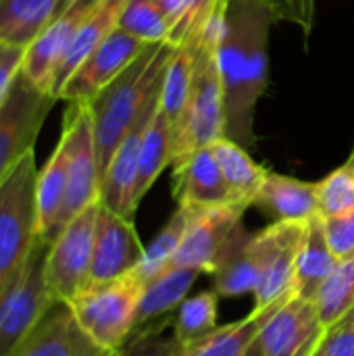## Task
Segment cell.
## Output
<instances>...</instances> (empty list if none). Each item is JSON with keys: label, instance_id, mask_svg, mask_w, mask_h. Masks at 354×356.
Masks as SVG:
<instances>
[{"label": "cell", "instance_id": "cell-29", "mask_svg": "<svg viewBox=\"0 0 354 356\" xmlns=\"http://www.w3.org/2000/svg\"><path fill=\"white\" fill-rule=\"evenodd\" d=\"M196 48H198V44L177 46L173 50V54H171V58L167 63L165 75H163L159 108L165 115V119L169 121L173 136H175L179 123H182V117H184L186 106H188V100H190L192 81H194Z\"/></svg>", "mask_w": 354, "mask_h": 356}, {"label": "cell", "instance_id": "cell-38", "mask_svg": "<svg viewBox=\"0 0 354 356\" xmlns=\"http://www.w3.org/2000/svg\"><path fill=\"white\" fill-rule=\"evenodd\" d=\"M277 21L294 23L303 29L305 35L313 31L315 23V6L317 0H261Z\"/></svg>", "mask_w": 354, "mask_h": 356}, {"label": "cell", "instance_id": "cell-32", "mask_svg": "<svg viewBox=\"0 0 354 356\" xmlns=\"http://www.w3.org/2000/svg\"><path fill=\"white\" fill-rule=\"evenodd\" d=\"M190 219H192V209L179 204L177 211L167 221V225L144 248V257H142V261H140V265L136 269V273L140 275V280L144 284L173 263V259L177 254V248H179V244L184 240V234L188 229Z\"/></svg>", "mask_w": 354, "mask_h": 356}, {"label": "cell", "instance_id": "cell-42", "mask_svg": "<svg viewBox=\"0 0 354 356\" xmlns=\"http://www.w3.org/2000/svg\"><path fill=\"white\" fill-rule=\"evenodd\" d=\"M348 319H354V313H353V315H351V317H348ZM348 319H346V321H348Z\"/></svg>", "mask_w": 354, "mask_h": 356}, {"label": "cell", "instance_id": "cell-6", "mask_svg": "<svg viewBox=\"0 0 354 356\" xmlns=\"http://www.w3.org/2000/svg\"><path fill=\"white\" fill-rule=\"evenodd\" d=\"M100 200L71 219L48 244L44 280L56 302H69L90 284Z\"/></svg>", "mask_w": 354, "mask_h": 356}, {"label": "cell", "instance_id": "cell-40", "mask_svg": "<svg viewBox=\"0 0 354 356\" xmlns=\"http://www.w3.org/2000/svg\"><path fill=\"white\" fill-rule=\"evenodd\" d=\"M23 56H25V50L23 48H15V46L0 44V106L6 100L8 92H10L13 81L21 73Z\"/></svg>", "mask_w": 354, "mask_h": 356}, {"label": "cell", "instance_id": "cell-22", "mask_svg": "<svg viewBox=\"0 0 354 356\" xmlns=\"http://www.w3.org/2000/svg\"><path fill=\"white\" fill-rule=\"evenodd\" d=\"M198 275L200 271L196 269L169 265L167 269L156 273L152 280H148L144 284L140 307H138L136 332L177 311L179 305L188 298V292L192 290Z\"/></svg>", "mask_w": 354, "mask_h": 356}, {"label": "cell", "instance_id": "cell-31", "mask_svg": "<svg viewBox=\"0 0 354 356\" xmlns=\"http://www.w3.org/2000/svg\"><path fill=\"white\" fill-rule=\"evenodd\" d=\"M323 327L330 332L354 313V257L338 261L336 269L313 298Z\"/></svg>", "mask_w": 354, "mask_h": 356}, {"label": "cell", "instance_id": "cell-24", "mask_svg": "<svg viewBox=\"0 0 354 356\" xmlns=\"http://www.w3.org/2000/svg\"><path fill=\"white\" fill-rule=\"evenodd\" d=\"M65 6L63 0H0V44L27 50Z\"/></svg>", "mask_w": 354, "mask_h": 356}, {"label": "cell", "instance_id": "cell-14", "mask_svg": "<svg viewBox=\"0 0 354 356\" xmlns=\"http://www.w3.org/2000/svg\"><path fill=\"white\" fill-rule=\"evenodd\" d=\"M104 0H73L69 2L56 19L38 35V40L25 50L21 71L35 83L40 90L52 94L54 71L71 46L73 38L81 29V25L96 13V8Z\"/></svg>", "mask_w": 354, "mask_h": 356}, {"label": "cell", "instance_id": "cell-17", "mask_svg": "<svg viewBox=\"0 0 354 356\" xmlns=\"http://www.w3.org/2000/svg\"><path fill=\"white\" fill-rule=\"evenodd\" d=\"M75 321L67 302H52L13 356H113Z\"/></svg>", "mask_w": 354, "mask_h": 356}, {"label": "cell", "instance_id": "cell-10", "mask_svg": "<svg viewBox=\"0 0 354 356\" xmlns=\"http://www.w3.org/2000/svg\"><path fill=\"white\" fill-rule=\"evenodd\" d=\"M325 334L315 302L292 294L263 325L259 334L261 356H313Z\"/></svg>", "mask_w": 354, "mask_h": 356}, {"label": "cell", "instance_id": "cell-33", "mask_svg": "<svg viewBox=\"0 0 354 356\" xmlns=\"http://www.w3.org/2000/svg\"><path fill=\"white\" fill-rule=\"evenodd\" d=\"M217 292H202L186 298L175 311L173 336L184 346L198 342L215 332L217 325Z\"/></svg>", "mask_w": 354, "mask_h": 356}, {"label": "cell", "instance_id": "cell-34", "mask_svg": "<svg viewBox=\"0 0 354 356\" xmlns=\"http://www.w3.org/2000/svg\"><path fill=\"white\" fill-rule=\"evenodd\" d=\"M354 211V150L351 159L317 181V213L319 217H336Z\"/></svg>", "mask_w": 354, "mask_h": 356}, {"label": "cell", "instance_id": "cell-4", "mask_svg": "<svg viewBox=\"0 0 354 356\" xmlns=\"http://www.w3.org/2000/svg\"><path fill=\"white\" fill-rule=\"evenodd\" d=\"M35 154L29 150L0 184V300L25 269L40 236Z\"/></svg>", "mask_w": 354, "mask_h": 356}, {"label": "cell", "instance_id": "cell-9", "mask_svg": "<svg viewBox=\"0 0 354 356\" xmlns=\"http://www.w3.org/2000/svg\"><path fill=\"white\" fill-rule=\"evenodd\" d=\"M56 98L40 90L21 71L0 106V184L10 169L33 150L35 138Z\"/></svg>", "mask_w": 354, "mask_h": 356}, {"label": "cell", "instance_id": "cell-11", "mask_svg": "<svg viewBox=\"0 0 354 356\" xmlns=\"http://www.w3.org/2000/svg\"><path fill=\"white\" fill-rule=\"evenodd\" d=\"M163 86V81H161ZM161 86L154 90V94L146 100L144 108L136 117L134 125L121 140L117 152L113 154L100 184V202L108 211L134 219L136 215V204H134V190H136V179H138V161H140V148L144 134L159 108V98H161Z\"/></svg>", "mask_w": 354, "mask_h": 356}, {"label": "cell", "instance_id": "cell-16", "mask_svg": "<svg viewBox=\"0 0 354 356\" xmlns=\"http://www.w3.org/2000/svg\"><path fill=\"white\" fill-rule=\"evenodd\" d=\"M144 248L146 246H142L134 227V219L121 217L100 202L90 284L111 282L134 273L144 257Z\"/></svg>", "mask_w": 354, "mask_h": 356}, {"label": "cell", "instance_id": "cell-20", "mask_svg": "<svg viewBox=\"0 0 354 356\" xmlns=\"http://www.w3.org/2000/svg\"><path fill=\"white\" fill-rule=\"evenodd\" d=\"M252 207L261 209L275 221H298L305 223L317 213V184L303 181L296 177L267 173Z\"/></svg>", "mask_w": 354, "mask_h": 356}, {"label": "cell", "instance_id": "cell-8", "mask_svg": "<svg viewBox=\"0 0 354 356\" xmlns=\"http://www.w3.org/2000/svg\"><path fill=\"white\" fill-rule=\"evenodd\" d=\"M48 244L38 240L25 269L0 300V356H13L21 342L56 302L44 280Z\"/></svg>", "mask_w": 354, "mask_h": 356}, {"label": "cell", "instance_id": "cell-7", "mask_svg": "<svg viewBox=\"0 0 354 356\" xmlns=\"http://www.w3.org/2000/svg\"><path fill=\"white\" fill-rule=\"evenodd\" d=\"M63 136L67 140V194L58 217V234L71 219L100 200V167L88 102H69Z\"/></svg>", "mask_w": 354, "mask_h": 356}, {"label": "cell", "instance_id": "cell-19", "mask_svg": "<svg viewBox=\"0 0 354 356\" xmlns=\"http://www.w3.org/2000/svg\"><path fill=\"white\" fill-rule=\"evenodd\" d=\"M173 196L177 204L190 209L236 204L211 146L198 148L173 165Z\"/></svg>", "mask_w": 354, "mask_h": 356}, {"label": "cell", "instance_id": "cell-18", "mask_svg": "<svg viewBox=\"0 0 354 356\" xmlns=\"http://www.w3.org/2000/svg\"><path fill=\"white\" fill-rule=\"evenodd\" d=\"M265 263L263 234H248L242 223L236 227L225 248L219 254L217 267L211 273L217 296L236 298L255 294Z\"/></svg>", "mask_w": 354, "mask_h": 356}, {"label": "cell", "instance_id": "cell-30", "mask_svg": "<svg viewBox=\"0 0 354 356\" xmlns=\"http://www.w3.org/2000/svg\"><path fill=\"white\" fill-rule=\"evenodd\" d=\"M171 148H173V131L161 108H156L144 140L140 148V161H138V179L134 190V204L138 209L140 200L146 196V192L152 188V184L159 179V175L165 171V167L171 165Z\"/></svg>", "mask_w": 354, "mask_h": 356}, {"label": "cell", "instance_id": "cell-26", "mask_svg": "<svg viewBox=\"0 0 354 356\" xmlns=\"http://www.w3.org/2000/svg\"><path fill=\"white\" fill-rule=\"evenodd\" d=\"M125 2L127 0H104L96 8V13L81 25V29L73 38L71 46L67 48V52L63 54V58H61V63H58V67L54 71V79H52V96L54 98L58 96L61 88L67 83V79L79 69V65L119 25V17H121V10H123Z\"/></svg>", "mask_w": 354, "mask_h": 356}, {"label": "cell", "instance_id": "cell-15", "mask_svg": "<svg viewBox=\"0 0 354 356\" xmlns=\"http://www.w3.org/2000/svg\"><path fill=\"white\" fill-rule=\"evenodd\" d=\"M305 223L298 221H273L261 229L265 240L263 273L255 290V309L271 307L294 294L296 252L305 234Z\"/></svg>", "mask_w": 354, "mask_h": 356}, {"label": "cell", "instance_id": "cell-23", "mask_svg": "<svg viewBox=\"0 0 354 356\" xmlns=\"http://www.w3.org/2000/svg\"><path fill=\"white\" fill-rule=\"evenodd\" d=\"M338 259L334 257L325 229H323V219L315 215L313 219L307 221L305 234L298 244L296 252V275H294V294L313 300L323 286V282L330 277V273L336 269Z\"/></svg>", "mask_w": 354, "mask_h": 356}, {"label": "cell", "instance_id": "cell-3", "mask_svg": "<svg viewBox=\"0 0 354 356\" xmlns=\"http://www.w3.org/2000/svg\"><path fill=\"white\" fill-rule=\"evenodd\" d=\"M225 19L227 10L217 15L196 48L192 92L173 136L171 165L225 136V92L219 67V44L223 40Z\"/></svg>", "mask_w": 354, "mask_h": 356}, {"label": "cell", "instance_id": "cell-21", "mask_svg": "<svg viewBox=\"0 0 354 356\" xmlns=\"http://www.w3.org/2000/svg\"><path fill=\"white\" fill-rule=\"evenodd\" d=\"M280 302L265 309H255L240 321L219 325L198 342L184 346L182 356H261L259 334Z\"/></svg>", "mask_w": 354, "mask_h": 356}, {"label": "cell", "instance_id": "cell-35", "mask_svg": "<svg viewBox=\"0 0 354 356\" xmlns=\"http://www.w3.org/2000/svg\"><path fill=\"white\" fill-rule=\"evenodd\" d=\"M117 27L146 44H163L169 38V23L152 0H127Z\"/></svg>", "mask_w": 354, "mask_h": 356}, {"label": "cell", "instance_id": "cell-28", "mask_svg": "<svg viewBox=\"0 0 354 356\" xmlns=\"http://www.w3.org/2000/svg\"><path fill=\"white\" fill-rule=\"evenodd\" d=\"M169 23L167 44H200L211 21L225 13L230 0H152Z\"/></svg>", "mask_w": 354, "mask_h": 356}, {"label": "cell", "instance_id": "cell-5", "mask_svg": "<svg viewBox=\"0 0 354 356\" xmlns=\"http://www.w3.org/2000/svg\"><path fill=\"white\" fill-rule=\"evenodd\" d=\"M144 282L127 273L111 282H92L67 305L79 327L104 350L117 353L136 332Z\"/></svg>", "mask_w": 354, "mask_h": 356}, {"label": "cell", "instance_id": "cell-41", "mask_svg": "<svg viewBox=\"0 0 354 356\" xmlns=\"http://www.w3.org/2000/svg\"><path fill=\"white\" fill-rule=\"evenodd\" d=\"M63 2H67V4H69V2H73V0H63Z\"/></svg>", "mask_w": 354, "mask_h": 356}, {"label": "cell", "instance_id": "cell-2", "mask_svg": "<svg viewBox=\"0 0 354 356\" xmlns=\"http://www.w3.org/2000/svg\"><path fill=\"white\" fill-rule=\"evenodd\" d=\"M173 50L175 46L167 42L148 44L106 88H102L88 102L94 123L100 184L121 140L134 125L146 100L161 86Z\"/></svg>", "mask_w": 354, "mask_h": 356}, {"label": "cell", "instance_id": "cell-13", "mask_svg": "<svg viewBox=\"0 0 354 356\" xmlns=\"http://www.w3.org/2000/svg\"><path fill=\"white\" fill-rule=\"evenodd\" d=\"M244 207L221 204L211 209H192V219L171 265L190 267L200 273H213L221 250L242 223Z\"/></svg>", "mask_w": 354, "mask_h": 356}, {"label": "cell", "instance_id": "cell-37", "mask_svg": "<svg viewBox=\"0 0 354 356\" xmlns=\"http://www.w3.org/2000/svg\"><path fill=\"white\" fill-rule=\"evenodd\" d=\"M323 229L328 244L338 261L354 257V211L336 217H325Z\"/></svg>", "mask_w": 354, "mask_h": 356}, {"label": "cell", "instance_id": "cell-43", "mask_svg": "<svg viewBox=\"0 0 354 356\" xmlns=\"http://www.w3.org/2000/svg\"><path fill=\"white\" fill-rule=\"evenodd\" d=\"M353 150H354V148H353Z\"/></svg>", "mask_w": 354, "mask_h": 356}, {"label": "cell", "instance_id": "cell-25", "mask_svg": "<svg viewBox=\"0 0 354 356\" xmlns=\"http://www.w3.org/2000/svg\"><path fill=\"white\" fill-rule=\"evenodd\" d=\"M67 194V140H61L50 154L44 169L38 173L35 184V207H38V236L50 244L58 234V217Z\"/></svg>", "mask_w": 354, "mask_h": 356}, {"label": "cell", "instance_id": "cell-36", "mask_svg": "<svg viewBox=\"0 0 354 356\" xmlns=\"http://www.w3.org/2000/svg\"><path fill=\"white\" fill-rule=\"evenodd\" d=\"M167 321H156L134 332V336L113 356H182V344L175 336H167Z\"/></svg>", "mask_w": 354, "mask_h": 356}, {"label": "cell", "instance_id": "cell-1", "mask_svg": "<svg viewBox=\"0 0 354 356\" xmlns=\"http://www.w3.org/2000/svg\"><path fill=\"white\" fill-rule=\"evenodd\" d=\"M273 13L261 0H230L219 67L225 92V138L255 144V108L267 90V44Z\"/></svg>", "mask_w": 354, "mask_h": 356}, {"label": "cell", "instance_id": "cell-39", "mask_svg": "<svg viewBox=\"0 0 354 356\" xmlns=\"http://www.w3.org/2000/svg\"><path fill=\"white\" fill-rule=\"evenodd\" d=\"M313 356H354V319L330 330Z\"/></svg>", "mask_w": 354, "mask_h": 356}, {"label": "cell", "instance_id": "cell-27", "mask_svg": "<svg viewBox=\"0 0 354 356\" xmlns=\"http://www.w3.org/2000/svg\"><path fill=\"white\" fill-rule=\"evenodd\" d=\"M211 150L217 159V165L223 173V179L230 188L232 200L244 209L252 207L255 196L259 194L267 169L252 161V156L246 152V148L230 138H219L211 144Z\"/></svg>", "mask_w": 354, "mask_h": 356}, {"label": "cell", "instance_id": "cell-12", "mask_svg": "<svg viewBox=\"0 0 354 356\" xmlns=\"http://www.w3.org/2000/svg\"><path fill=\"white\" fill-rule=\"evenodd\" d=\"M148 44L115 27L96 50L79 65V69L67 79L58 92V100L90 102L102 88H106Z\"/></svg>", "mask_w": 354, "mask_h": 356}]
</instances>
